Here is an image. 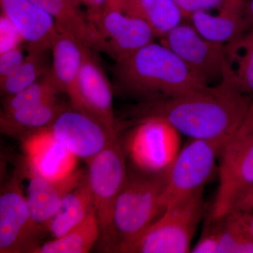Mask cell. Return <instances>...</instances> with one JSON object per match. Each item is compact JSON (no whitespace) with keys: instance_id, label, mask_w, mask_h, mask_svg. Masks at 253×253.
<instances>
[{"instance_id":"obj_1","label":"cell","mask_w":253,"mask_h":253,"mask_svg":"<svg viewBox=\"0 0 253 253\" xmlns=\"http://www.w3.org/2000/svg\"><path fill=\"white\" fill-rule=\"evenodd\" d=\"M253 96L226 74L217 84L175 97L144 101L136 108L135 114L139 119L163 118L189 139L226 144L247 116Z\"/></svg>"},{"instance_id":"obj_2","label":"cell","mask_w":253,"mask_h":253,"mask_svg":"<svg viewBox=\"0 0 253 253\" xmlns=\"http://www.w3.org/2000/svg\"><path fill=\"white\" fill-rule=\"evenodd\" d=\"M113 74L120 91L144 101L175 97L208 85L172 50L155 42L116 62Z\"/></svg>"},{"instance_id":"obj_3","label":"cell","mask_w":253,"mask_h":253,"mask_svg":"<svg viewBox=\"0 0 253 253\" xmlns=\"http://www.w3.org/2000/svg\"><path fill=\"white\" fill-rule=\"evenodd\" d=\"M166 208V174L139 170L128 174L115 204L111 238L106 251L115 253L140 235Z\"/></svg>"},{"instance_id":"obj_4","label":"cell","mask_w":253,"mask_h":253,"mask_svg":"<svg viewBox=\"0 0 253 253\" xmlns=\"http://www.w3.org/2000/svg\"><path fill=\"white\" fill-rule=\"evenodd\" d=\"M203 191L168 205L140 235L115 253H186L204 212Z\"/></svg>"},{"instance_id":"obj_5","label":"cell","mask_w":253,"mask_h":253,"mask_svg":"<svg viewBox=\"0 0 253 253\" xmlns=\"http://www.w3.org/2000/svg\"><path fill=\"white\" fill-rule=\"evenodd\" d=\"M219 186L211 220L222 219L236 200L253 187V102L247 116L226 141L219 157Z\"/></svg>"},{"instance_id":"obj_6","label":"cell","mask_w":253,"mask_h":253,"mask_svg":"<svg viewBox=\"0 0 253 253\" xmlns=\"http://www.w3.org/2000/svg\"><path fill=\"white\" fill-rule=\"evenodd\" d=\"M90 25L89 47L104 53L116 62L155 42L152 28L144 20L123 11L111 3L94 14H87Z\"/></svg>"},{"instance_id":"obj_7","label":"cell","mask_w":253,"mask_h":253,"mask_svg":"<svg viewBox=\"0 0 253 253\" xmlns=\"http://www.w3.org/2000/svg\"><path fill=\"white\" fill-rule=\"evenodd\" d=\"M87 162L86 179L101 229L100 239L106 251L111 238L115 204L128 176L124 151L118 136Z\"/></svg>"},{"instance_id":"obj_8","label":"cell","mask_w":253,"mask_h":253,"mask_svg":"<svg viewBox=\"0 0 253 253\" xmlns=\"http://www.w3.org/2000/svg\"><path fill=\"white\" fill-rule=\"evenodd\" d=\"M181 134L159 116L139 118L126 141L128 156L137 170L166 174L181 149Z\"/></svg>"},{"instance_id":"obj_9","label":"cell","mask_w":253,"mask_h":253,"mask_svg":"<svg viewBox=\"0 0 253 253\" xmlns=\"http://www.w3.org/2000/svg\"><path fill=\"white\" fill-rule=\"evenodd\" d=\"M224 144L189 139L181 147L166 174V208L177 200L204 191Z\"/></svg>"},{"instance_id":"obj_10","label":"cell","mask_w":253,"mask_h":253,"mask_svg":"<svg viewBox=\"0 0 253 253\" xmlns=\"http://www.w3.org/2000/svg\"><path fill=\"white\" fill-rule=\"evenodd\" d=\"M161 42L172 50L208 85L220 83L227 70L226 46L206 39L185 21L168 33Z\"/></svg>"},{"instance_id":"obj_11","label":"cell","mask_w":253,"mask_h":253,"mask_svg":"<svg viewBox=\"0 0 253 253\" xmlns=\"http://www.w3.org/2000/svg\"><path fill=\"white\" fill-rule=\"evenodd\" d=\"M43 226L32 217L19 178L14 176L0 195V253H32Z\"/></svg>"},{"instance_id":"obj_12","label":"cell","mask_w":253,"mask_h":253,"mask_svg":"<svg viewBox=\"0 0 253 253\" xmlns=\"http://www.w3.org/2000/svg\"><path fill=\"white\" fill-rule=\"evenodd\" d=\"M51 132L78 158L89 160L101 152L113 135L99 121L88 113L66 109L49 126Z\"/></svg>"},{"instance_id":"obj_13","label":"cell","mask_w":253,"mask_h":253,"mask_svg":"<svg viewBox=\"0 0 253 253\" xmlns=\"http://www.w3.org/2000/svg\"><path fill=\"white\" fill-rule=\"evenodd\" d=\"M28 171L52 181L68 177L76 170L78 158L56 139L49 127L22 138Z\"/></svg>"},{"instance_id":"obj_14","label":"cell","mask_w":253,"mask_h":253,"mask_svg":"<svg viewBox=\"0 0 253 253\" xmlns=\"http://www.w3.org/2000/svg\"><path fill=\"white\" fill-rule=\"evenodd\" d=\"M79 89L86 113L99 121L111 134L117 135L113 86L94 50L89 46L80 73Z\"/></svg>"},{"instance_id":"obj_15","label":"cell","mask_w":253,"mask_h":253,"mask_svg":"<svg viewBox=\"0 0 253 253\" xmlns=\"http://www.w3.org/2000/svg\"><path fill=\"white\" fill-rule=\"evenodd\" d=\"M0 6L19 32L26 49L51 50L60 32L44 10L31 0H0Z\"/></svg>"},{"instance_id":"obj_16","label":"cell","mask_w":253,"mask_h":253,"mask_svg":"<svg viewBox=\"0 0 253 253\" xmlns=\"http://www.w3.org/2000/svg\"><path fill=\"white\" fill-rule=\"evenodd\" d=\"M87 45L76 37L59 33L51 48V72L73 109L86 113L80 93L79 78Z\"/></svg>"},{"instance_id":"obj_17","label":"cell","mask_w":253,"mask_h":253,"mask_svg":"<svg viewBox=\"0 0 253 253\" xmlns=\"http://www.w3.org/2000/svg\"><path fill=\"white\" fill-rule=\"evenodd\" d=\"M27 172L28 185L26 199L28 207L37 224L46 228L59 211L64 198L83 182L86 174L76 169L65 179L52 181L29 171Z\"/></svg>"},{"instance_id":"obj_18","label":"cell","mask_w":253,"mask_h":253,"mask_svg":"<svg viewBox=\"0 0 253 253\" xmlns=\"http://www.w3.org/2000/svg\"><path fill=\"white\" fill-rule=\"evenodd\" d=\"M186 21L206 39L222 45L238 41L253 28L245 9L203 11L191 15Z\"/></svg>"},{"instance_id":"obj_19","label":"cell","mask_w":253,"mask_h":253,"mask_svg":"<svg viewBox=\"0 0 253 253\" xmlns=\"http://www.w3.org/2000/svg\"><path fill=\"white\" fill-rule=\"evenodd\" d=\"M67 108L58 99L12 111H1L0 129L3 134L23 138L49 127L60 113Z\"/></svg>"},{"instance_id":"obj_20","label":"cell","mask_w":253,"mask_h":253,"mask_svg":"<svg viewBox=\"0 0 253 253\" xmlns=\"http://www.w3.org/2000/svg\"><path fill=\"white\" fill-rule=\"evenodd\" d=\"M111 4L144 20L160 39L186 21L174 0H119Z\"/></svg>"},{"instance_id":"obj_21","label":"cell","mask_w":253,"mask_h":253,"mask_svg":"<svg viewBox=\"0 0 253 253\" xmlns=\"http://www.w3.org/2000/svg\"><path fill=\"white\" fill-rule=\"evenodd\" d=\"M94 209L92 195L85 178L63 199L59 211L48 224L53 239L59 238L77 227Z\"/></svg>"},{"instance_id":"obj_22","label":"cell","mask_w":253,"mask_h":253,"mask_svg":"<svg viewBox=\"0 0 253 253\" xmlns=\"http://www.w3.org/2000/svg\"><path fill=\"white\" fill-rule=\"evenodd\" d=\"M44 10L56 23L60 33L76 37L89 46L91 28L81 0H31Z\"/></svg>"},{"instance_id":"obj_23","label":"cell","mask_w":253,"mask_h":253,"mask_svg":"<svg viewBox=\"0 0 253 253\" xmlns=\"http://www.w3.org/2000/svg\"><path fill=\"white\" fill-rule=\"evenodd\" d=\"M101 237L94 208L77 227L59 238L38 245L32 253H87Z\"/></svg>"},{"instance_id":"obj_24","label":"cell","mask_w":253,"mask_h":253,"mask_svg":"<svg viewBox=\"0 0 253 253\" xmlns=\"http://www.w3.org/2000/svg\"><path fill=\"white\" fill-rule=\"evenodd\" d=\"M26 57L20 67L0 83L1 94L4 97L31 85L51 69V50L26 49Z\"/></svg>"},{"instance_id":"obj_25","label":"cell","mask_w":253,"mask_h":253,"mask_svg":"<svg viewBox=\"0 0 253 253\" xmlns=\"http://www.w3.org/2000/svg\"><path fill=\"white\" fill-rule=\"evenodd\" d=\"M225 46L226 73L243 91L253 96V28Z\"/></svg>"},{"instance_id":"obj_26","label":"cell","mask_w":253,"mask_h":253,"mask_svg":"<svg viewBox=\"0 0 253 253\" xmlns=\"http://www.w3.org/2000/svg\"><path fill=\"white\" fill-rule=\"evenodd\" d=\"M62 92L50 69L36 83L11 96H5L2 111H12L21 108L49 102L59 99Z\"/></svg>"},{"instance_id":"obj_27","label":"cell","mask_w":253,"mask_h":253,"mask_svg":"<svg viewBox=\"0 0 253 253\" xmlns=\"http://www.w3.org/2000/svg\"><path fill=\"white\" fill-rule=\"evenodd\" d=\"M216 221L219 230V253H253V239L234 213Z\"/></svg>"},{"instance_id":"obj_28","label":"cell","mask_w":253,"mask_h":253,"mask_svg":"<svg viewBox=\"0 0 253 253\" xmlns=\"http://www.w3.org/2000/svg\"><path fill=\"white\" fill-rule=\"evenodd\" d=\"M186 20L198 12L244 10L245 0H174Z\"/></svg>"},{"instance_id":"obj_29","label":"cell","mask_w":253,"mask_h":253,"mask_svg":"<svg viewBox=\"0 0 253 253\" xmlns=\"http://www.w3.org/2000/svg\"><path fill=\"white\" fill-rule=\"evenodd\" d=\"M24 44L19 32L9 18L0 16V54Z\"/></svg>"},{"instance_id":"obj_30","label":"cell","mask_w":253,"mask_h":253,"mask_svg":"<svg viewBox=\"0 0 253 253\" xmlns=\"http://www.w3.org/2000/svg\"><path fill=\"white\" fill-rule=\"evenodd\" d=\"M26 47L17 46L0 54V83L18 69L26 57Z\"/></svg>"},{"instance_id":"obj_31","label":"cell","mask_w":253,"mask_h":253,"mask_svg":"<svg viewBox=\"0 0 253 253\" xmlns=\"http://www.w3.org/2000/svg\"><path fill=\"white\" fill-rule=\"evenodd\" d=\"M211 222L212 224L208 227L196 246L191 249V253H219V225L217 221H211Z\"/></svg>"},{"instance_id":"obj_32","label":"cell","mask_w":253,"mask_h":253,"mask_svg":"<svg viewBox=\"0 0 253 253\" xmlns=\"http://www.w3.org/2000/svg\"><path fill=\"white\" fill-rule=\"evenodd\" d=\"M240 224L253 239V209L249 211H232Z\"/></svg>"},{"instance_id":"obj_33","label":"cell","mask_w":253,"mask_h":253,"mask_svg":"<svg viewBox=\"0 0 253 253\" xmlns=\"http://www.w3.org/2000/svg\"><path fill=\"white\" fill-rule=\"evenodd\" d=\"M253 209V187L243 193L236 200L232 211H249Z\"/></svg>"},{"instance_id":"obj_34","label":"cell","mask_w":253,"mask_h":253,"mask_svg":"<svg viewBox=\"0 0 253 253\" xmlns=\"http://www.w3.org/2000/svg\"><path fill=\"white\" fill-rule=\"evenodd\" d=\"M82 4L86 6L87 14H94L106 7L109 0H81Z\"/></svg>"},{"instance_id":"obj_35","label":"cell","mask_w":253,"mask_h":253,"mask_svg":"<svg viewBox=\"0 0 253 253\" xmlns=\"http://www.w3.org/2000/svg\"><path fill=\"white\" fill-rule=\"evenodd\" d=\"M245 12L253 28V0H245Z\"/></svg>"},{"instance_id":"obj_36","label":"cell","mask_w":253,"mask_h":253,"mask_svg":"<svg viewBox=\"0 0 253 253\" xmlns=\"http://www.w3.org/2000/svg\"><path fill=\"white\" fill-rule=\"evenodd\" d=\"M118 1H119V0H109V2L113 3V4H114V3L117 2Z\"/></svg>"}]
</instances>
